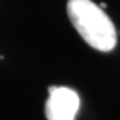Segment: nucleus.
Instances as JSON below:
<instances>
[{
	"label": "nucleus",
	"instance_id": "f257e3e1",
	"mask_svg": "<svg viewBox=\"0 0 120 120\" xmlns=\"http://www.w3.org/2000/svg\"><path fill=\"white\" fill-rule=\"evenodd\" d=\"M67 12L75 30L84 41L101 52H109L116 45L117 36L111 19L92 0H68Z\"/></svg>",
	"mask_w": 120,
	"mask_h": 120
},
{
	"label": "nucleus",
	"instance_id": "f03ea898",
	"mask_svg": "<svg viewBox=\"0 0 120 120\" xmlns=\"http://www.w3.org/2000/svg\"><path fill=\"white\" fill-rule=\"evenodd\" d=\"M45 103L48 120H75L80 108V98L76 91L67 87H49Z\"/></svg>",
	"mask_w": 120,
	"mask_h": 120
}]
</instances>
